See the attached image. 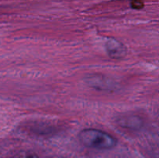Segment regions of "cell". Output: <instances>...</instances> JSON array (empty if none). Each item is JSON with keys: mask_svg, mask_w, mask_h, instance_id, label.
<instances>
[{"mask_svg": "<svg viewBox=\"0 0 159 158\" xmlns=\"http://www.w3.org/2000/svg\"><path fill=\"white\" fill-rule=\"evenodd\" d=\"M9 158H39V156L31 152H22V153H16Z\"/></svg>", "mask_w": 159, "mask_h": 158, "instance_id": "277c9868", "label": "cell"}, {"mask_svg": "<svg viewBox=\"0 0 159 158\" xmlns=\"http://www.w3.org/2000/svg\"><path fill=\"white\" fill-rule=\"evenodd\" d=\"M122 126L129 127V128H138L141 125V121L138 118L132 116V117L123 119L119 122Z\"/></svg>", "mask_w": 159, "mask_h": 158, "instance_id": "3957f363", "label": "cell"}, {"mask_svg": "<svg viewBox=\"0 0 159 158\" xmlns=\"http://www.w3.org/2000/svg\"><path fill=\"white\" fill-rule=\"evenodd\" d=\"M105 46L107 54L111 58L120 60L125 57L127 55V47L121 42L113 37H109L107 39Z\"/></svg>", "mask_w": 159, "mask_h": 158, "instance_id": "7a4b0ae2", "label": "cell"}, {"mask_svg": "<svg viewBox=\"0 0 159 158\" xmlns=\"http://www.w3.org/2000/svg\"><path fill=\"white\" fill-rule=\"evenodd\" d=\"M84 146L97 150H110L116 147L117 140L109 133L96 129H85L79 135Z\"/></svg>", "mask_w": 159, "mask_h": 158, "instance_id": "6da1fadb", "label": "cell"}]
</instances>
